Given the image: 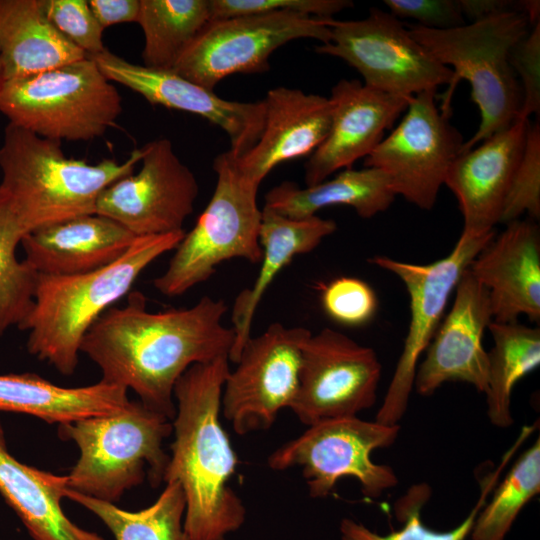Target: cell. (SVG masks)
Instances as JSON below:
<instances>
[{
  "mask_svg": "<svg viewBox=\"0 0 540 540\" xmlns=\"http://www.w3.org/2000/svg\"><path fill=\"white\" fill-rule=\"evenodd\" d=\"M0 112L9 123L50 140L102 136L122 112L121 97L90 57L4 80Z\"/></svg>",
  "mask_w": 540,
  "mask_h": 540,
  "instance_id": "7",
  "label": "cell"
},
{
  "mask_svg": "<svg viewBox=\"0 0 540 540\" xmlns=\"http://www.w3.org/2000/svg\"><path fill=\"white\" fill-rule=\"evenodd\" d=\"M65 498L96 515L115 540H190L184 529L186 500L177 481L166 482L157 500L147 508L128 511L70 488Z\"/></svg>",
  "mask_w": 540,
  "mask_h": 540,
  "instance_id": "31",
  "label": "cell"
},
{
  "mask_svg": "<svg viewBox=\"0 0 540 540\" xmlns=\"http://www.w3.org/2000/svg\"><path fill=\"white\" fill-rule=\"evenodd\" d=\"M222 299L202 297L189 308L147 310L146 298L131 291L122 307H110L82 339L85 353L109 384L133 390L146 407L173 420L174 387L192 365L228 355L233 328L223 325Z\"/></svg>",
  "mask_w": 540,
  "mask_h": 540,
  "instance_id": "1",
  "label": "cell"
},
{
  "mask_svg": "<svg viewBox=\"0 0 540 540\" xmlns=\"http://www.w3.org/2000/svg\"><path fill=\"white\" fill-rule=\"evenodd\" d=\"M398 19H412L419 26L443 30L466 24L458 0H384Z\"/></svg>",
  "mask_w": 540,
  "mask_h": 540,
  "instance_id": "40",
  "label": "cell"
},
{
  "mask_svg": "<svg viewBox=\"0 0 540 540\" xmlns=\"http://www.w3.org/2000/svg\"><path fill=\"white\" fill-rule=\"evenodd\" d=\"M143 150L122 163L67 158L61 142L9 123L0 147V187L9 195L26 234L73 217L96 214L99 194L133 173Z\"/></svg>",
  "mask_w": 540,
  "mask_h": 540,
  "instance_id": "4",
  "label": "cell"
},
{
  "mask_svg": "<svg viewBox=\"0 0 540 540\" xmlns=\"http://www.w3.org/2000/svg\"><path fill=\"white\" fill-rule=\"evenodd\" d=\"M67 476L28 466L7 450L0 422V494L18 515L34 540H105L73 523L61 501Z\"/></svg>",
  "mask_w": 540,
  "mask_h": 540,
  "instance_id": "25",
  "label": "cell"
},
{
  "mask_svg": "<svg viewBox=\"0 0 540 540\" xmlns=\"http://www.w3.org/2000/svg\"><path fill=\"white\" fill-rule=\"evenodd\" d=\"M336 229L337 225L332 219L317 215L289 218L263 207L259 232L261 267L253 285L235 298L231 313L235 340L229 352V361L237 362L243 346L251 337L257 307L278 273L295 256L313 251Z\"/></svg>",
  "mask_w": 540,
  "mask_h": 540,
  "instance_id": "24",
  "label": "cell"
},
{
  "mask_svg": "<svg viewBox=\"0 0 540 540\" xmlns=\"http://www.w3.org/2000/svg\"><path fill=\"white\" fill-rule=\"evenodd\" d=\"M521 445L519 441L508 450L494 472L487 475L481 483V493L473 509L455 528L449 531H436L427 527L421 519V510L431 495L430 487L425 483L411 486L395 503V514L403 526L388 534H378L362 523L344 518L340 523L342 540H466L473 528L475 519L486 503L493 487L507 462Z\"/></svg>",
  "mask_w": 540,
  "mask_h": 540,
  "instance_id": "32",
  "label": "cell"
},
{
  "mask_svg": "<svg viewBox=\"0 0 540 540\" xmlns=\"http://www.w3.org/2000/svg\"><path fill=\"white\" fill-rule=\"evenodd\" d=\"M530 120L516 119L452 162L445 181L455 195L463 216L462 232L484 235L495 232L525 145Z\"/></svg>",
  "mask_w": 540,
  "mask_h": 540,
  "instance_id": "20",
  "label": "cell"
},
{
  "mask_svg": "<svg viewBox=\"0 0 540 540\" xmlns=\"http://www.w3.org/2000/svg\"><path fill=\"white\" fill-rule=\"evenodd\" d=\"M88 5L103 29L114 24L137 22L140 10V0H89Z\"/></svg>",
  "mask_w": 540,
  "mask_h": 540,
  "instance_id": "41",
  "label": "cell"
},
{
  "mask_svg": "<svg viewBox=\"0 0 540 540\" xmlns=\"http://www.w3.org/2000/svg\"><path fill=\"white\" fill-rule=\"evenodd\" d=\"M236 159L229 150L214 159L217 182L213 195L195 226L174 249L166 271L153 281L162 295L185 294L207 281L224 261H261L259 186L240 172Z\"/></svg>",
  "mask_w": 540,
  "mask_h": 540,
  "instance_id": "8",
  "label": "cell"
},
{
  "mask_svg": "<svg viewBox=\"0 0 540 540\" xmlns=\"http://www.w3.org/2000/svg\"><path fill=\"white\" fill-rule=\"evenodd\" d=\"M509 63L522 92V103L517 119L529 120L540 112V22L531 26L529 32L510 51Z\"/></svg>",
  "mask_w": 540,
  "mask_h": 540,
  "instance_id": "39",
  "label": "cell"
},
{
  "mask_svg": "<svg viewBox=\"0 0 540 540\" xmlns=\"http://www.w3.org/2000/svg\"><path fill=\"white\" fill-rule=\"evenodd\" d=\"M26 232L7 192L0 187V337L29 313L37 273L16 257Z\"/></svg>",
  "mask_w": 540,
  "mask_h": 540,
  "instance_id": "33",
  "label": "cell"
},
{
  "mask_svg": "<svg viewBox=\"0 0 540 540\" xmlns=\"http://www.w3.org/2000/svg\"><path fill=\"white\" fill-rule=\"evenodd\" d=\"M171 432L170 419L140 401L115 413L59 424V436L80 451L67 475L68 488L114 503L144 481L146 467L152 486H158L169 461L162 443Z\"/></svg>",
  "mask_w": 540,
  "mask_h": 540,
  "instance_id": "6",
  "label": "cell"
},
{
  "mask_svg": "<svg viewBox=\"0 0 540 540\" xmlns=\"http://www.w3.org/2000/svg\"><path fill=\"white\" fill-rule=\"evenodd\" d=\"M396 194L386 174L378 168L345 169L331 180L301 188L284 181L265 195L264 207L283 216L307 218L330 206H350L362 218L386 211Z\"/></svg>",
  "mask_w": 540,
  "mask_h": 540,
  "instance_id": "28",
  "label": "cell"
},
{
  "mask_svg": "<svg viewBox=\"0 0 540 540\" xmlns=\"http://www.w3.org/2000/svg\"><path fill=\"white\" fill-rule=\"evenodd\" d=\"M184 231L136 237L115 262L92 272L37 274L33 305L20 330L29 332L27 350L65 376L79 362L83 337L95 321L130 290L143 270L177 247Z\"/></svg>",
  "mask_w": 540,
  "mask_h": 540,
  "instance_id": "3",
  "label": "cell"
},
{
  "mask_svg": "<svg viewBox=\"0 0 540 540\" xmlns=\"http://www.w3.org/2000/svg\"><path fill=\"white\" fill-rule=\"evenodd\" d=\"M328 25L330 41L315 51L342 59L372 89L411 98L453 81L452 70L431 57L388 11L374 7L363 19L329 18Z\"/></svg>",
  "mask_w": 540,
  "mask_h": 540,
  "instance_id": "10",
  "label": "cell"
},
{
  "mask_svg": "<svg viewBox=\"0 0 540 540\" xmlns=\"http://www.w3.org/2000/svg\"><path fill=\"white\" fill-rule=\"evenodd\" d=\"M135 236L118 222L87 214L26 234L24 261L39 275L70 276L101 269L118 260Z\"/></svg>",
  "mask_w": 540,
  "mask_h": 540,
  "instance_id": "23",
  "label": "cell"
},
{
  "mask_svg": "<svg viewBox=\"0 0 540 540\" xmlns=\"http://www.w3.org/2000/svg\"><path fill=\"white\" fill-rule=\"evenodd\" d=\"M495 236L461 233L452 251L428 264H414L378 255L370 263L396 275L409 295L410 321L403 350L376 421L394 425L404 416L414 386L417 362L437 331L451 294L483 247Z\"/></svg>",
  "mask_w": 540,
  "mask_h": 540,
  "instance_id": "11",
  "label": "cell"
},
{
  "mask_svg": "<svg viewBox=\"0 0 540 540\" xmlns=\"http://www.w3.org/2000/svg\"><path fill=\"white\" fill-rule=\"evenodd\" d=\"M49 20L45 0H0V64L9 80L86 58Z\"/></svg>",
  "mask_w": 540,
  "mask_h": 540,
  "instance_id": "26",
  "label": "cell"
},
{
  "mask_svg": "<svg viewBox=\"0 0 540 540\" xmlns=\"http://www.w3.org/2000/svg\"><path fill=\"white\" fill-rule=\"evenodd\" d=\"M311 334L303 327L273 323L243 346L237 366L224 383L221 413L235 433L267 430L296 394L302 346Z\"/></svg>",
  "mask_w": 540,
  "mask_h": 540,
  "instance_id": "14",
  "label": "cell"
},
{
  "mask_svg": "<svg viewBox=\"0 0 540 540\" xmlns=\"http://www.w3.org/2000/svg\"><path fill=\"white\" fill-rule=\"evenodd\" d=\"M142 167L108 185L99 194L96 214L108 217L135 237L184 231L199 193L192 171L180 161L170 140L142 147Z\"/></svg>",
  "mask_w": 540,
  "mask_h": 540,
  "instance_id": "16",
  "label": "cell"
},
{
  "mask_svg": "<svg viewBox=\"0 0 540 540\" xmlns=\"http://www.w3.org/2000/svg\"><path fill=\"white\" fill-rule=\"evenodd\" d=\"M469 270L488 290L492 318L540 319V233L534 221L514 220L478 253Z\"/></svg>",
  "mask_w": 540,
  "mask_h": 540,
  "instance_id": "21",
  "label": "cell"
},
{
  "mask_svg": "<svg viewBox=\"0 0 540 540\" xmlns=\"http://www.w3.org/2000/svg\"><path fill=\"white\" fill-rule=\"evenodd\" d=\"M479 511L472 540H505L517 516L540 492V440L525 450Z\"/></svg>",
  "mask_w": 540,
  "mask_h": 540,
  "instance_id": "34",
  "label": "cell"
},
{
  "mask_svg": "<svg viewBox=\"0 0 540 540\" xmlns=\"http://www.w3.org/2000/svg\"><path fill=\"white\" fill-rule=\"evenodd\" d=\"M351 6L349 0H209L210 21L280 11L328 19Z\"/></svg>",
  "mask_w": 540,
  "mask_h": 540,
  "instance_id": "38",
  "label": "cell"
},
{
  "mask_svg": "<svg viewBox=\"0 0 540 540\" xmlns=\"http://www.w3.org/2000/svg\"><path fill=\"white\" fill-rule=\"evenodd\" d=\"M454 292L453 304L416 370L413 388L423 396L453 381L473 385L481 393L487 390L488 352L483 336L493 319L488 290L467 268Z\"/></svg>",
  "mask_w": 540,
  "mask_h": 540,
  "instance_id": "18",
  "label": "cell"
},
{
  "mask_svg": "<svg viewBox=\"0 0 540 540\" xmlns=\"http://www.w3.org/2000/svg\"><path fill=\"white\" fill-rule=\"evenodd\" d=\"M518 9L526 15L531 26L540 22V2L538 0L518 1Z\"/></svg>",
  "mask_w": 540,
  "mask_h": 540,
  "instance_id": "43",
  "label": "cell"
},
{
  "mask_svg": "<svg viewBox=\"0 0 540 540\" xmlns=\"http://www.w3.org/2000/svg\"><path fill=\"white\" fill-rule=\"evenodd\" d=\"M328 19L280 11L209 21L172 70L214 91L227 76L269 70L270 55L292 40L328 43Z\"/></svg>",
  "mask_w": 540,
  "mask_h": 540,
  "instance_id": "12",
  "label": "cell"
},
{
  "mask_svg": "<svg viewBox=\"0 0 540 540\" xmlns=\"http://www.w3.org/2000/svg\"><path fill=\"white\" fill-rule=\"evenodd\" d=\"M329 98L333 106L330 130L306 162V186L319 184L366 158L405 112L412 97L390 95L356 79H342Z\"/></svg>",
  "mask_w": 540,
  "mask_h": 540,
  "instance_id": "19",
  "label": "cell"
},
{
  "mask_svg": "<svg viewBox=\"0 0 540 540\" xmlns=\"http://www.w3.org/2000/svg\"><path fill=\"white\" fill-rule=\"evenodd\" d=\"M46 13L52 24L86 55L106 50L103 28L86 0H45Z\"/></svg>",
  "mask_w": 540,
  "mask_h": 540,
  "instance_id": "37",
  "label": "cell"
},
{
  "mask_svg": "<svg viewBox=\"0 0 540 540\" xmlns=\"http://www.w3.org/2000/svg\"><path fill=\"white\" fill-rule=\"evenodd\" d=\"M327 315L347 326H361L375 315L378 300L366 282L355 277H340L331 281L321 295Z\"/></svg>",
  "mask_w": 540,
  "mask_h": 540,
  "instance_id": "36",
  "label": "cell"
},
{
  "mask_svg": "<svg viewBox=\"0 0 540 540\" xmlns=\"http://www.w3.org/2000/svg\"><path fill=\"white\" fill-rule=\"evenodd\" d=\"M110 82L142 95L152 105L190 112L220 127L230 139V152L241 157L258 141L264 126V101L239 102L220 98L173 70L137 65L107 49L87 55Z\"/></svg>",
  "mask_w": 540,
  "mask_h": 540,
  "instance_id": "17",
  "label": "cell"
},
{
  "mask_svg": "<svg viewBox=\"0 0 540 540\" xmlns=\"http://www.w3.org/2000/svg\"><path fill=\"white\" fill-rule=\"evenodd\" d=\"M228 355L189 367L174 387V441L163 481L184 492V529L190 540H225L245 521L246 509L230 486L238 459L220 422Z\"/></svg>",
  "mask_w": 540,
  "mask_h": 540,
  "instance_id": "2",
  "label": "cell"
},
{
  "mask_svg": "<svg viewBox=\"0 0 540 540\" xmlns=\"http://www.w3.org/2000/svg\"><path fill=\"white\" fill-rule=\"evenodd\" d=\"M488 329L494 345L488 353L487 415L494 426L506 428L514 422V386L540 364V329L518 321H492Z\"/></svg>",
  "mask_w": 540,
  "mask_h": 540,
  "instance_id": "29",
  "label": "cell"
},
{
  "mask_svg": "<svg viewBox=\"0 0 540 540\" xmlns=\"http://www.w3.org/2000/svg\"><path fill=\"white\" fill-rule=\"evenodd\" d=\"M399 431V424L357 416L329 419L277 448L267 463L276 471L302 467L312 498L327 497L343 477L355 478L365 496L376 498L395 487L398 477L390 466L374 463L371 454L392 445Z\"/></svg>",
  "mask_w": 540,
  "mask_h": 540,
  "instance_id": "9",
  "label": "cell"
},
{
  "mask_svg": "<svg viewBox=\"0 0 540 540\" xmlns=\"http://www.w3.org/2000/svg\"><path fill=\"white\" fill-rule=\"evenodd\" d=\"M210 20L209 0H140L144 66L172 70Z\"/></svg>",
  "mask_w": 540,
  "mask_h": 540,
  "instance_id": "30",
  "label": "cell"
},
{
  "mask_svg": "<svg viewBox=\"0 0 540 540\" xmlns=\"http://www.w3.org/2000/svg\"><path fill=\"white\" fill-rule=\"evenodd\" d=\"M381 363L376 352L324 328L303 343L299 381L290 409L301 423L356 416L377 399Z\"/></svg>",
  "mask_w": 540,
  "mask_h": 540,
  "instance_id": "15",
  "label": "cell"
},
{
  "mask_svg": "<svg viewBox=\"0 0 540 540\" xmlns=\"http://www.w3.org/2000/svg\"><path fill=\"white\" fill-rule=\"evenodd\" d=\"M523 213L540 216V125L529 122L522 156L514 172L499 223L508 224Z\"/></svg>",
  "mask_w": 540,
  "mask_h": 540,
  "instance_id": "35",
  "label": "cell"
},
{
  "mask_svg": "<svg viewBox=\"0 0 540 540\" xmlns=\"http://www.w3.org/2000/svg\"><path fill=\"white\" fill-rule=\"evenodd\" d=\"M262 133L237 167L259 186L284 161L311 155L326 138L332 121L330 98L298 89L277 87L267 92Z\"/></svg>",
  "mask_w": 540,
  "mask_h": 540,
  "instance_id": "22",
  "label": "cell"
},
{
  "mask_svg": "<svg viewBox=\"0 0 540 540\" xmlns=\"http://www.w3.org/2000/svg\"><path fill=\"white\" fill-rule=\"evenodd\" d=\"M461 12L470 22L478 21L493 14L518 9V1L506 0H458Z\"/></svg>",
  "mask_w": 540,
  "mask_h": 540,
  "instance_id": "42",
  "label": "cell"
},
{
  "mask_svg": "<svg viewBox=\"0 0 540 540\" xmlns=\"http://www.w3.org/2000/svg\"><path fill=\"white\" fill-rule=\"evenodd\" d=\"M127 391L101 380L67 388L33 373L6 374L0 375V411L24 413L59 425L118 412L130 402Z\"/></svg>",
  "mask_w": 540,
  "mask_h": 540,
  "instance_id": "27",
  "label": "cell"
},
{
  "mask_svg": "<svg viewBox=\"0 0 540 540\" xmlns=\"http://www.w3.org/2000/svg\"><path fill=\"white\" fill-rule=\"evenodd\" d=\"M407 28L431 57L453 72L440 109L450 112L452 95L461 80L471 87V100L479 109L480 122L460 153L508 128L518 118L522 92L509 54L531 28L524 13L507 10L443 30L416 24Z\"/></svg>",
  "mask_w": 540,
  "mask_h": 540,
  "instance_id": "5",
  "label": "cell"
},
{
  "mask_svg": "<svg viewBox=\"0 0 540 540\" xmlns=\"http://www.w3.org/2000/svg\"><path fill=\"white\" fill-rule=\"evenodd\" d=\"M2 81H3V78H2V68H1V64H0V86H1Z\"/></svg>",
  "mask_w": 540,
  "mask_h": 540,
  "instance_id": "44",
  "label": "cell"
},
{
  "mask_svg": "<svg viewBox=\"0 0 540 540\" xmlns=\"http://www.w3.org/2000/svg\"><path fill=\"white\" fill-rule=\"evenodd\" d=\"M464 143L436 91L413 96L400 122L364 158L386 174L397 195L422 210L433 208L447 172Z\"/></svg>",
  "mask_w": 540,
  "mask_h": 540,
  "instance_id": "13",
  "label": "cell"
}]
</instances>
